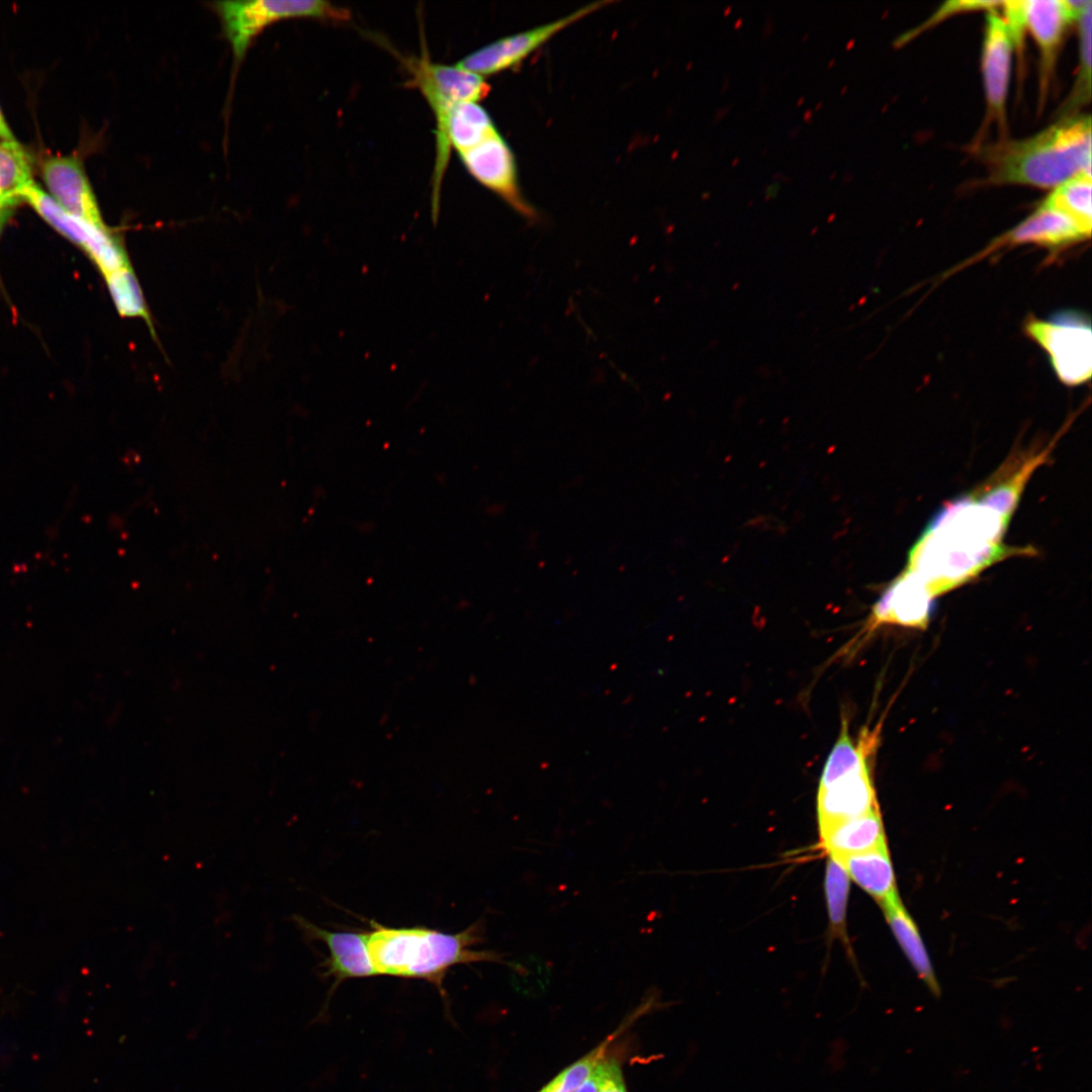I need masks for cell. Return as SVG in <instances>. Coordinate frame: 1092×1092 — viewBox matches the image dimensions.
<instances>
[{"label":"cell","mask_w":1092,"mask_h":1092,"mask_svg":"<svg viewBox=\"0 0 1092 1092\" xmlns=\"http://www.w3.org/2000/svg\"><path fill=\"white\" fill-rule=\"evenodd\" d=\"M457 155L475 180L521 214L535 217V211L521 195L513 152L498 130Z\"/></svg>","instance_id":"obj_9"},{"label":"cell","mask_w":1092,"mask_h":1092,"mask_svg":"<svg viewBox=\"0 0 1092 1092\" xmlns=\"http://www.w3.org/2000/svg\"><path fill=\"white\" fill-rule=\"evenodd\" d=\"M1024 331L1045 351L1055 373L1063 383L1075 386L1090 379L1092 331L1085 316L1070 311L1049 320L1030 316Z\"/></svg>","instance_id":"obj_6"},{"label":"cell","mask_w":1092,"mask_h":1092,"mask_svg":"<svg viewBox=\"0 0 1092 1092\" xmlns=\"http://www.w3.org/2000/svg\"><path fill=\"white\" fill-rule=\"evenodd\" d=\"M104 278L119 314L127 317H141L148 323L152 330L141 286L130 267L117 270L104 276Z\"/></svg>","instance_id":"obj_25"},{"label":"cell","mask_w":1092,"mask_h":1092,"mask_svg":"<svg viewBox=\"0 0 1092 1092\" xmlns=\"http://www.w3.org/2000/svg\"><path fill=\"white\" fill-rule=\"evenodd\" d=\"M1003 1H976V0H954L944 2L928 19L916 28L902 34L897 39V44H904L911 40L913 37L921 33L922 31L929 29L938 22L946 19L948 16L961 12L987 9L993 10L1002 5Z\"/></svg>","instance_id":"obj_28"},{"label":"cell","mask_w":1092,"mask_h":1092,"mask_svg":"<svg viewBox=\"0 0 1092 1092\" xmlns=\"http://www.w3.org/2000/svg\"><path fill=\"white\" fill-rule=\"evenodd\" d=\"M600 1092H628L621 1061L607 1055L599 1064Z\"/></svg>","instance_id":"obj_29"},{"label":"cell","mask_w":1092,"mask_h":1092,"mask_svg":"<svg viewBox=\"0 0 1092 1092\" xmlns=\"http://www.w3.org/2000/svg\"><path fill=\"white\" fill-rule=\"evenodd\" d=\"M496 130L491 117L478 102H462L457 104L450 114L447 140L450 148L458 153Z\"/></svg>","instance_id":"obj_21"},{"label":"cell","mask_w":1092,"mask_h":1092,"mask_svg":"<svg viewBox=\"0 0 1092 1092\" xmlns=\"http://www.w3.org/2000/svg\"><path fill=\"white\" fill-rule=\"evenodd\" d=\"M1 142V141H0Z\"/></svg>","instance_id":"obj_33"},{"label":"cell","mask_w":1092,"mask_h":1092,"mask_svg":"<svg viewBox=\"0 0 1092 1092\" xmlns=\"http://www.w3.org/2000/svg\"><path fill=\"white\" fill-rule=\"evenodd\" d=\"M1091 189V176L1080 174L1055 187L1041 204L1062 211L1090 236L1092 226Z\"/></svg>","instance_id":"obj_22"},{"label":"cell","mask_w":1092,"mask_h":1092,"mask_svg":"<svg viewBox=\"0 0 1092 1092\" xmlns=\"http://www.w3.org/2000/svg\"><path fill=\"white\" fill-rule=\"evenodd\" d=\"M821 843L830 857L870 851L887 846L878 809L819 829Z\"/></svg>","instance_id":"obj_18"},{"label":"cell","mask_w":1092,"mask_h":1092,"mask_svg":"<svg viewBox=\"0 0 1092 1092\" xmlns=\"http://www.w3.org/2000/svg\"><path fill=\"white\" fill-rule=\"evenodd\" d=\"M849 893V877L836 859L829 857L825 874V895L832 930L840 936L845 932V914Z\"/></svg>","instance_id":"obj_27"},{"label":"cell","mask_w":1092,"mask_h":1092,"mask_svg":"<svg viewBox=\"0 0 1092 1092\" xmlns=\"http://www.w3.org/2000/svg\"><path fill=\"white\" fill-rule=\"evenodd\" d=\"M0 141L1 142H7V143L17 142L16 139L14 138L11 129L9 128L1 109H0Z\"/></svg>","instance_id":"obj_31"},{"label":"cell","mask_w":1092,"mask_h":1092,"mask_svg":"<svg viewBox=\"0 0 1092 1092\" xmlns=\"http://www.w3.org/2000/svg\"><path fill=\"white\" fill-rule=\"evenodd\" d=\"M1009 524L970 493L957 497L931 518L910 549L904 570L934 599L1005 558L1033 554L1031 548L1004 543Z\"/></svg>","instance_id":"obj_1"},{"label":"cell","mask_w":1092,"mask_h":1092,"mask_svg":"<svg viewBox=\"0 0 1092 1092\" xmlns=\"http://www.w3.org/2000/svg\"><path fill=\"white\" fill-rule=\"evenodd\" d=\"M299 921L311 938L327 945L329 956L323 964V975L332 977L334 989L345 980L378 976L368 952L366 932L330 931L306 920Z\"/></svg>","instance_id":"obj_15"},{"label":"cell","mask_w":1092,"mask_h":1092,"mask_svg":"<svg viewBox=\"0 0 1092 1092\" xmlns=\"http://www.w3.org/2000/svg\"><path fill=\"white\" fill-rule=\"evenodd\" d=\"M33 182L28 156L18 142H0V201L16 206Z\"/></svg>","instance_id":"obj_24"},{"label":"cell","mask_w":1092,"mask_h":1092,"mask_svg":"<svg viewBox=\"0 0 1092 1092\" xmlns=\"http://www.w3.org/2000/svg\"><path fill=\"white\" fill-rule=\"evenodd\" d=\"M48 194L66 211L106 228L94 191L81 160L76 156H51L41 164Z\"/></svg>","instance_id":"obj_11"},{"label":"cell","mask_w":1092,"mask_h":1092,"mask_svg":"<svg viewBox=\"0 0 1092 1092\" xmlns=\"http://www.w3.org/2000/svg\"><path fill=\"white\" fill-rule=\"evenodd\" d=\"M52 228L82 249L103 276L129 267L127 255L109 229L94 224L62 208L34 181L20 195Z\"/></svg>","instance_id":"obj_7"},{"label":"cell","mask_w":1092,"mask_h":1092,"mask_svg":"<svg viewBox=\"0 0 1092 1092\" xmlns=\"http://www.w3.org/2000/svg\"><path fill=\"white\" fill-rule=\"evenodd\" d=\"M1091 12L1092 3L1083 11V13L1078 18L1080 64L1075 87L1070 95V98L1063 106L1064 113L1076 110L1078 106L1088 102L1091 97Z\"/></svg>","instance_id":"obj_26"},{"label":"cell","mask_w":1092,"mask_h":1092,"mask_svg":"<svg viewBox=\"0 0 1092 1092\" xmlns=\"http://www.w3.org/2000/svg\"><path fill=\"white\" fill-rule=\"evenodd\" d=\"M574 1092H600L599 1065L592 1072V1074H589V1076L575 1089Z\"/></svg>","instance_id":"obj_30"},{"label":"cell","mask_w":1092,"mask_h":1092,"mask_svg":"<svg viewBox=\"0 0 1092 1092\" xmlns=\"http://www.w3.org/2000/svg\"><path fill=\"white\" fill-rule=\"evenodd\" d=\"M14 207V205L0 201V236Z\"/></svg>","instance_id":"obj_32"},{"label":"cell","mask_w":1092,"mask_h":1092,"mask_svg":"<svg viewBox=\"0 0 1092 1092\" xmlns=\"http://www.w3.org/2000/svg\"><path fill=\"white\" fill-rule=\"evenodd\" d=\"M643 1011H646V1008L640 1007L636 1010V1012L633 1013L630 1018L625 1020L613 1033L609 1034L608 1037L583 1057L560 1071L538 1092H574L608 1055V1050L616 1037L624 1031L626 1026L630 1025L633 1019L637 1018L638 1015H641Z\"/></svg>","instance_id":"obj_23"},{"label":"cell","mask_w":1092,"mask_h":1092,"mask_svg":"<svg viewBox=\"0 0 1092 1092\" xmlns=\"http://www.w3.org/2000/svg\"><path fill=\"white\" fill-rule=\"evenodd\" d=\"M832 858L839 861L848 877L880 905L899 896L887 846Z\"/></svg>","instance_id":"obj_19"},{"label":"cell","mask_w":1092,"mask_h":1092,"mask_svg":"<svg viewBox=\"0 0 1092 1092\" xmlns=\"http://www.w3.org/2000/svg\"><path fill=\"white\" fill-rule=\"evenodd\" d=\"M611 3L609 0L589 3L562 18L498 39L466 56L456 66L479 76L510 69L559 31Z\"/></svg>","instance_id":"obj_8"},{"label":"cell","mask_w":1092,"mask_h":1092,"mask_svg":"<svg viewBox=\"0 0 1092 1092\" xmlns=\"http://www.w3.org/2000/svg\"><path fill=\"white\" fill-rule=\"evenodd\" d=\"M366 944L378 975L420 979L432 983L445 996L444 979L457 965L489 962L506 964L504 954L473 946L484 941L478 921L457 933L418 927H388L369 922Z\"/></svg>","instance_id":"obj_2"},{"label":"cell","mask_w":1092,"mask_h":1092,"mask_svg":"<svg viewBox=\"0 0 1092 1092\" xmlns=\"http://www.w3.org/2000/svg\"><path fill=\"white\" fill-rule=\"evenodd\" d=\"M1013 41L1004 19L990 10L986 17L982 50V74L987 100V121L1006 123V100L1010 81Z\"/></svg>","instance_id":"obj_10"},{"label":"cell","mask_w":1092,"mask_h":1092,"mask_svg":"<svg viewBox=\"0 0 1092 1092\" xmlns=\"http://www.w3.org/2000/svg\"><path fill=\"white\" fill-rule=\"evenodd\" d=\"M211 5L218 15L236 65L243 61L256 36L272 23L289 18L335 22L351 18L349 9L322 0L216 1Z\"/></svg>","instance_id":"obj_5"},{"label":"cell","mask_w":1092,"mask_h":1092,"mask_svg":"<svg viewBox=\"0 0 1092 1092\" xmlns=\"http://www.w3.org/2000/svg\"><path fill=\"white\" fill-rule=\"evenodd\" d=\"M1077 222L1060 210L1042 204L1008 233L995 240L982 255L1002 247L1035 245L1052 250L1089 238Z\"/></svg>","instance_id":"obj_14"},{"label":"cell","mask_w":1092,"mask_h":1092,"mask_svg":"<svg viewBox=\"0 0 1092 1092\" xmlns=\"http://www.w3.org/2000/svg\"><path fill=\"white\" fill-rule=\"evenodd\" d=\"M881 907L894 935L916 973L930 992L936 997L939 996V985L918 928L903 906L899 896L881 904Z\"/></svg>","instance_id":"obj_20"},{"label":"cell","mask_w":1092,"mask_h":1092,"mask_svg":"<svg viewBox=\"0 0 1092 1092\" xmlns=\"http://www.w3.org/2000/svg\"><path fill=\"white\" fill-rule=\"evenodd\" d=\"M870 766L818 787L819 829L878 809Z\"/></svg>","instance_id":"obj_16"},{"label":"cell","mask_w":1092,"mask_h":1092,"mask_svg":"<svg viewBox=\"0 0 1092 1092\" xmlns=\"http://www.w3.org/2000/svg\"><path fill=\"white\" fill-rule=\"evenodd\" d=\"M1023 9L1025 29L1030 31L1040 52L1044 88L1066 28L1074 20L1064 0H1023Z\"/></svg>","instance_id":"obj_17"},{"label":"cell","mask_w":1092,"mask_h":1092,"mask_svg":"<svg viewBox=\"0 0 1092 1092\" xmlns=\"http://www.w3.org/2000/svg\"><path fill=\"white\" fill-rule=\"evenodd\" d=\"M421 56L394 53L408 72L410 83L418 88L434 112L436 119V160L432 178V211L438 215L440 191L446 173L451 148L447 140V124L453 108L462 102H478L490 92L482 76L459 67L434 63L423 48Z\"/></svg>","instance_id":"obj_4"},{"label":"cell","mask_w":1092,"mask_h":1092,"mask_svg":"<svg viewBox=\"0 0 1092 1092\" xmlns=\"http://www.w3.org/2000/svg\"><path fill=\"white\" fill-rule=\"evenodd\" d=\"M1058 439L1057 436L1044 448L1012 456L983 484L971 491V495L1011 521L1027 481L1035 469L1049 460Z\"/></svg>","instance_id":"obj_13"},{"label":"cell","mask_w":1092,"mask_h":1092,"mask_svg":"<svg viewBox=\"0 0 1092 1092\" xmlns=\"http://www.w3.org/2000/svg\"><path fill=\"white\" fill-rule=\"evenodd\" d=\"M932 600L923 584L903 570L873 606L862 633H871L885 624L924 629L929 622Z\"/></svg>","instance_id":"obj_12"},{"label":"cell","mask_w":1092,"mask_h":1092,"mask_svg":"<svg viewBox=\"0 0 1092 1092\" xmlns=\"http://www.w3.org/2000/svg\"><path fill=\"white\" fill-rule=\"evenodd\" d=\"M1091 117H1067L1036 135L1003 144L986 155L988 182L1052 188L1091 176Z\"/></svg>","instance_id":"obj_3"}]
</instances>
